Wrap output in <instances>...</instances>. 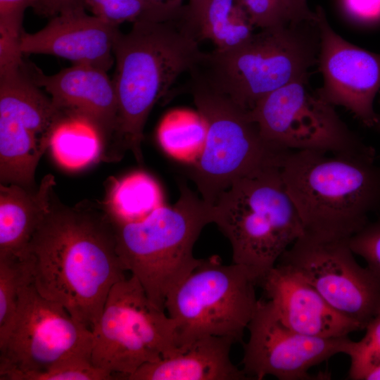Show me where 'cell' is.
Segmentation results:
<instances>
[{
	"label": "cell",
	"instance_id": "obj_2",
	"mask_svg": "<svg viewBox=\"0 0 380 380\" xmlns=\"http://www.w3.org/2000/svg\"><path fill=\"white\" fill-rule=\"evenodd\" d=\"M200 41L184 15L163 22L135 23L127 33H119L113 79L118 106L114 142L118 157L129 149L139 163L143 161L141 142L148 115L175 80L198 62L203 53Z\"/></svg>",
	"mask_w": 380,
	"mask_h": 380
},
{
	"label": "cell",
	"instance_id": "obj_29",
	"mask_svg": "<svg viewBox=\"0 0 380 380\" xmlns=\"http://www.w3.org/2000/svg\"><path fill=\"white\" fill-rule=\"evenodd\" d=\"M37 0H0V46L19 48L25 10L35 8Z\"/></svg>",
	"mask_w": 380,
	"mask_h": 380
},
{
	"label": "cell",
	"instance_id": "obj_13",
	"mask_svg": "<svg viewBox=\"0 0 380 380\" xmlns=\"http://www.w3.org/2000/svg\"><path fill=\"white\" fill-rule=\"evenodd\" d=\"M277 262L300 273L338 312L365 329L380 312V274L360 266L348 240L303 235Z\"/></svg>",
	"mask_w": 380,
	"mask_h": 380
},
{
	"label": "cell",
	"instance_id": "obj_9",
	"mask_svg": "<svg viewBox=\"0 0 380 380\" xmlns=\"http://www.w3.org/2000/svg\"><path fill=\"white\" fill-rule=\"evenodd\" d=\"M91 331L92 363L122 379L178 347L173 320L134 275L113 286Z\"/></svg>",
	"mask_w": 380,
	"mask_h": 380
},
{
	"label": "cell",
	"instance_id": "obj_35",
	"mask_svg": "<svg viewBox=\"0 0 380 380\" xmlns=\"http://www.w3.org/2000/svg\"><path fill=\"white\" fill-rule=\"evenodd\" d=\"M291 23L315 21L316 13L310 10L307 0H287Z\"/></svg>",
	"mask_w": 380,
	"mask_h": 380
},
{
	"label": "cell",
	"instance_id": "obj_11",
	"mask_svg": "<svg viewBox=\"0 0 380 380\" xmlns=\"http://www.w3.org/2000/svg\"><path fill=\"white\" fill-rule=\"evenodd\" d=\"M92 340L91 329L30 284L21 292L11 330L0 346V379L68 361L91 360Z\"/></svg>",
	"mask_w": 380,
	"mask_h": 380
},
{
	"label": "cell",
	"instance_id": "obj_15",
	"mask_svg": "<svg viewBox=\"0 0 380 380\" xmlns=\"http://www.w3.org/2000/svg\"><path fill=\"white\" fill-rule=\"evenodd\" d=\"M315 13L319 32L317 65L324 80L317 92L333 106L346 108L366 127L374 128L379 115L374 101L380 91V53L342 38L329 25L321 6Z\"/></svg>",
	"mask_w": 380,
	"mask_h": 380
},
{
	"label": "cell",
	"instance_id": "obj_30",
	"mask_svg": "<svg viewBox=\"0 0 380 380\" xmlns=\"http://www.w3.org/2000/svg\"><path fill=\"white\" fill-rule=\"evenodd\" d=\"M255 27L261 29L289 25L290 18L277 0H239Z\"/></svg>",
	"mask_w": 380,
	"mask_h": 380
},
{
	"label": "cell",
	"instance_id": "obj_37",
	"mask_svg": "<svg viewBox=\"0 0 380 380\" xmlns=\"http://www.w3.org/2000/svg\"><path fill=\"white\" fill-rule=\"evenodd\" d=\"M379 93H380V91H379ZM379 102H380V99H379ZM374 129L376 131L380 132V115H378V120H377V122H376Z\"/></svg>",
	"mask_w": 380,
	"mask_h": 380
},
{
	"label": "cell",
	"instance_id": "obj_17",
	"mask_svg": "<svg viewBox=\"0 0 380 380\" xmlns=\"http://www.w3.org/2000/svg\"><path fill=\"white\" fill-rule=\"evenodd\" d=\"M280 320L303 334L337 338L362 330L336 311L300 273L277 262L259 281Z\"/></svg>",
	"mask_w": 380,
	"mask_h": 380
},
{
	"label": "cell",
	"instance_id": "obj_27",
	"mask_svg": "<svg viewBox=\"0 0 380 380\" xmlns=\"http://www.w3.org/2000/svg\"><path fill=\"white\" fill-rule=\"evenodd\" d=\"M365 329V336L361 340L352 342L348 355L350 358V379L365 380L367 374L380 365V312Z\"/></svg>",
	"mask_w": 380,
	"mask_h": 380
},
{
	"label": "cell",
	"instance_id": "obj_36",
	"mask_svg": "<svg viewBox=\"0 0 380 380\" xmlns=\"http://www.w3.org/2000/svg\"><path fill=\"white\" fill-rule=\"evenodd\" d=\"M365 380H380V365L370 372Z\"/></svg>",
	"mask_w": 380,
	"mask_h": 380
},
{
	"label": "cell",
	"instance_id": "obj_32",
	"mask_svg": "<svg viewBox=\"0 0 380 380\" xmlns=\"http://www.w3.org/2000/svg\"><path fill=\"white\" fill-rule=\"evenodd\" d=\"M346 15L364 26L380 23V0H339Z\"/></svg>",
	"mask_w": 380,
	"mask_h": 380
},
{
	"label": "cell",
	"instance_id": "obj_22",
	"mask_svg": "<svg viewBox=\"0 0 380 380\" xmlns=\"http://www.w3.org/2000/svg\"><path fill=\"white\" fill-rule=\"evenodd\" d=\"M163 205L159 184L150 175L140 171L115 180L103 203L110 218L122 222L141 220Z\"/></svg>",
	"mask_w": 380,
	"mask_h": 380
},
{
	"label": "cell",
	"instance_id": "obj_26",
	"mask_svg": "<svg viewBox=\"0 0 380 380\" xmlns=\"http://www.w3.org/2000/svg\"><path fill=\"white\" fill-rule=\"evenodd\" d=\"M32 283V269L26 258L0 256V346L11 330L22 291Z\"/></svg>",
	"mask_w": 380,
	"mask_h": 380
},
{
	"label": "cell",
	"instance_id": "obj_19",
	"mask_svg": "<svg viewBox=\"0 0 380 380\" xmlns=\"http://www.w3.org/2000/svg\"><path fill=\"white\" fill-rule=\"evenodd\" d=\"M234 339L207 336L179 346L167 356L148 362L127 380H246L243 369L232 361Z\"/></svg>",
	"mask_w": 380,
	"mask_h": 380
},
{
	"label": "cell",
	"instance_id": "obj_31",
	"mask_svg": "<svg viewBox=\"0 0 380 380\" xmlns=\"http://www.w3.org/2000/svg\"><path fill=\"white\" fill-rule=\"evenodd\" d=\"M348 243L354 254L361 256L368 267L380 274V218L369 222Z\"/></svg>",
	"mask_w": 380,
	"mask_h": 380
},
{
	"label": "cell",
	"instance_id": "obj_25",
	"mask_svg": "<svg viewBox=\"0 0 380 380\" xmlns=\"http://www.w3.org/2000/svg\"><path fill=\"white\" fill-rule=\"evenodd\" d=\"M184 0H83L94 15L120 25L125 22H163L182 17Z\"/></svg>",
	"mask_w": 380,
	"mask_h": 380
},
{
	"label": "cell",
	"instance_id": "obj_10",
	"mask_svg": "<svg viewBox=\"0 0 380 380\" xmlns=\"http://www.w3.org/2000/svg\"><path fill=\"white\" fill-rule=\"evenodd\" d=\"M309 76L274 90L249 110L263 138L286 151L376 154L341 119L334 106L311 89Z\"/></svg>",
	"mask_w": 380,
	"mask_h": 380
},
{
	"label": "cell",
	"instance_id": "obj_5",
	"mask_svg": "<svg viewBox=\"0 0 380 380\" xmlns=\"http://www.w3.org/2000/svg\"><path fill=\"white\" fill-rule=\"evenodd\" d=\"M211 220L231 243L232 262L248 267L259 281L305 234L279 167L234 182L211 207Z\"/></svg>",
	"mask_w": 380,
	"mask_h": 380
},
{
	"label": "cell",
	"instance_id": "obj_16",
	"mask_svg": "<svg viewBox=\"0 0 380 380\" xmlns=\"http://www.w3.org/2000/svg\"><path fill=\"white\" fill-rule=\"evenodd\" d=\"M78 9L54 16L34 33L24 31L23 53L49 54L108 71L115 63L114 46L119 25Z\"/></svg>",
	"mask_w": 380,
	"mask_h": 380
},
{
	"label": "cell",
	"instance_id": "obj_28",
	"mask_svg": "<svg viewBox=\"0 0 380 380\" xmlns=\"http://www.w3.org/2000/svg\"><path fill=\"white\" fill-rule=\"evenodd\" d=\"M112 373L96 367L91 360L65 362L40 372L20 374L12 380H110Z\"/></svg>",
	"mask_w": 380,
	"mask_h": 380
},
{
	"label": "cell",
	"instance_id": "obj_6",
	"mask_svg": "<svg viewBox=\"0 0 380 380\" xmlns=\"http://www.w3.org/2000/svg\"><path fill=\"white\" fill-rule=\"evenodd\" d=\"M111 221L126 270L137 278L151 303L165 310L170 291L201 261L193 249L212 223L211 207L182 182L173 205H163L141 220Z\"/></svg>",
	"mask_w": 380,
	"mask_h": 380
},
{
	"label": "cell",
	"instance_id": "obj_8",
	"mask_svg": "<svg viewBox=\"0 0 380 380\" xmlns=\"http://www.w3.org/2000/svg\"><path fill=\"white\" fill-rule=\"evenodd\" d=\"M258 283L244 265H224L217 255L201 259L165 300L178 346L207 336L241 341L258 304Z\"/></svg>",
	"mask_w": 380,
	"mask_h": 380
},
{
	"label": "cell",
	"instance_id": "obj_21",
	"mask_svg": "<svg viewBox=\"0 0 380 380\" xmlns=\"http://www.w3.org/2000/svg\"><path fill=\"white\" fill-rule=\"evenodd\" d=\"M49 148L58 165L75 170L89 165L101 156L103 141L100 130L89 119L66 113L53 129Z\"/></svg>",
	"mask_w": 380,
	"mask_h": 380
},
{
	"label": "cell",
	"instance_id": "obj_7",
	"mask_svg": "<svg viewBox=\"0 0 380 380\" xmlns=\"http://www.w3.org/2000/svg\"><path fill=\"white\" fill-rule=\"evenodd\" d=\"M189 88L208 124L203 151L189 172L205 203L212 207L223 191L243 177L267 167H281L290 151L267 142L249 110L196 80L190 78Z\"/></svg>",
	"mask_w": 380,
	"mask_h": 380
},
{
	"label": "cell",
	"instance_id": "obj_1",
	"mask_svg": "<svg viewBox=\"0 0 380 380\" xmlns=\"http://www.w3.org/2000/svg\"><path fill=\"white\" fill-rule=\"evenodd\" d=\"M24 258L38 292L91 329L113 286L126 278L104 205L83 201L69 207L56 194Z\"/></svg>",
	"mask_w": 380,
	"mask_h": 380
},
{
	"label": "cell",
	"instance_id": "obj_4",
	"mask_svg": "<svg viewBox=\"0 0 380 380\" xmlns=\"http://www.w3.org/2000/svg\"><path fill=\"white\" fill-rule=\"evenodd\" d=\"M319 32L315 21L262 29L227 51L203 53L190 78L251 110L274 90L310 75L317 64Z\"/></svg>",
	"mask_w": 380,
	"mask_h": 380
},
{
	"label": "cell",
	"instance_id": "obj_33",
	"mask_svg": "<svg viewBox=\"0 0 380 380\" xmlns=\"http://www.w3.org/2000/svg\"><path fill=\"white\" fill-rule=\"evenodd\" d=\"M85 9L83 0H37L34 11L43 16H56L69 11Z\"/></svg>",
	"mask_w": 380,
	"mask_h": 380
},
{
	"label": "cell",
	"instance_id": "obj_12",
	"mask_svg": "<svg viewBox=\"0 0 380 380\" xmlns=\"http://www.w3.org/2000/svg\"><path fill=\"white\" fill-rule=\"evenodd\" d=\"M65 114L40 91L23 65L0 70L1 184L34 186L39 161Z\"/></svg>",
	"mask_w": 380,
	"mask_h": 380
},
{
	"label": "cell",
	"instance_id": "obj_34",
	"mask_svg": "<svg viewBox=\"0 0 380 380\" xmlns=\"http://www.w3.org/2000/svg\"><path fill=\"white\" fill-rule=\"evenodd\" d=\"M210 1L189 0L188 4L185 5L184 20L188 25L195 31L197 35L199 23Z\"/></svg>",
	"mask_w": 380,
	"mask_h": 380
},
{
	"label": "cell",
	"instance_id": "obj_18",
	"mask_svg": "<svg viewBox=\"0 0 380 380\" xmlns=\"http://www.w3.org/2000/svg\"><path fill=\"white\" fill-rule=\"evenodd\" d=\"M27 70L32 82L49 93L56 107L92 121L101 133L103 152L106 148L109 152L110 144L114 146L118 106L113 80L106 71L83 64H73L52 75L35 66Z\"/></svg>",
	"mask_w": 380,
	"mask_h": 380
},
{
	"label": "cell",
	"instance_id": "obj_20",
	"mask_svg": "<svg viewBox=\"0 0 380 380\" xmlns=\"http://www.w3.org/2000/svg\"><path fill=\"white\" fill-rule=\"evenodd\" d=\"M55 178L46 175L33 191L15 184L0 185V256L24 258L39 224L49 210Z\"/></svg>",
	"mask_w": 380,
	"mask_h": 380
},
{
	"label": "cell",
	"instance_id": "obj_14",
	"mask_svg": "<svg viewBox=\"0 0 380 380\" xmlns=\"http://www.w3.org/2000/svg\"><path fill=\"white\" fill-rule=\"evenodd\" d=\"M243 371L258 380L272 375L280 380L314 379L308 371L339 354L348 355V336L323 338L297 332L278 317L269 300H259L248 327ZM250 379V378H249Z\"/></svg>",
	"mask_w": 380,
	"mask_h": 380
},
{
	"label": "cell",
	"instance_id": "obj_24",
	"mask_svg": "<svg viewBox=\"0 0 380 380\" xmlns=\"http://www.w3.org/2000/svg\"><path fill=\"white\" fill-rule=\"evenodd\" d=\"M245 8L239 0H211L198 27L200 40L208 39L215 49L227 51L246 42L253 34V27Z\"/></svg>",
	"mask_w": 380,
	"mask_h": 380
},
{
	"label": "cell",
	"instance_id": "obj_38",
	"mask_svg": "<svg viewBox=\"0 0 380 380\" xmlns=\"http://www.w3.org/2000/svg\"><path fill=\"white\" fill-rule=\"evenodd\" d=\"M158 1H163V0H158Z\"/></svg>",
	"mask_w": 380,
	"mask_h": 380
},
{
	"label": "cell",
	"instance_id": "obj_23",
	"mask_svg": "<svg viewBox=\"0 0 380 380\" xmlns=\"http://www.w3.org/2000/svg\"><path fill=\"white\" fill-rule=\"evenodd\" d=\"M207 132V122L198 110L176 108L162 118L156 135L161 148L167 156L193 165L203 151Z\"/></svg>",
	"mask_w": 380,
	"mask_h": 380
},
{
	"label": "cell",
	"instance_id": "obj_3",
	"mask_svg": "<svg viewBox=\"0 0 380 380\" xmlns=\"http://www.w3.org/2000/svg\"><path fill=\"white\" fill-rule=\"evenodd\" d=\"M376 154L347 156L290 151L280 167L305 235L319 241L349 240L380 210Z\"/></svg>",
	"mask_w": 380,
	"mask_h": 380
}]
</instances>
